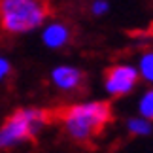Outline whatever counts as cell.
<instances>
[{
    "instance_id": "cell-1",
    "label": "cell",
    "mask_w": 153,
    "mask_h": 153,
    "mask_svg": "<svg viewBox=\"0 0 153 153\" xmlns=\"http://www.w3.org/2000/svg\"><path fill=\"white\" fill-rule=\"evenodd\" d=\"M111 121V104L106 100L78 102L61 111V123L74 142H89Z\"/></svg>"
},
{
    "instance_id": "cell-2",
    "label": "cell",
    "mask_w": 153,
    "mask_h": 153,
    "mask_svg": "<svg viewBox=\"0 0 153 153\" xmlns=\"http://www.w3.org/2000/svg\"><path fill=\"white\" fill-rule=\"evenodd\" d=\"M49 6L44 0H0V30L23 36L48 23Z\"/></svg>"
},
{
    "instance_id": "cell-3",
    "label": "cell",
    "mask_w": 153,
    "mask_h": 153,
    "mask_svg": "<svg viewBox=\"0 0 153 153\" xmlns=\"http://www.w3.org/2000/svg\"><path fill=\"white\" fill-rule=\"evenodd\" d=\"M49 114L42 108H19L0 127V149L15 148L23 142L34 140L48 125Z\"/></svg>"
},
{
    "instance_id": "cell-4",
    "label": "cell",
    "mask_w": 153,
    "mask_h": 153,
    "mask_svg": "<svg viewBox=\"0 0 153 153\" xmlns=\"http://www.w3.org/2000/svg\"><path fill=\"white\" fill-rule=\"evenodd\" d=\"M138 81H140V76L136 66H132L128 62H119L106 70L104 91L110 97H125L136 89Z\"/></svg>"
},
{
    "instance_id": "cell-5",
    "label": "cell",
    "mask_w": 153,
    "mask_h": 153,
    "mask_svg": "<svg viewBox=\"0 0 153 153\" xmlns=\"http://www.w3.org/2000/svg\"><path fill=\"white\" fill-rule=\"evenodd\" d=\"M49 79L59 91L74 93L81 89V85L85 81V74L81 68L72 66V64H59L49 72Z\"/></svg>"
},
{
    "instance_id": "cell-6",
    "label": "cell",
    "mask_w": 153,
    "mask_h": 153,
    "mask_svg": "<svg viewBox=\"0 0 153 153\" xmlns=\"http://www.w3.org/2000/svg\"><path fill=\"white\" fill-rule=\"evenodd\" d=\"M40 38L48 49H62L72 40V28L64 21H49L42 27Z\"/></svg>"
},
{
    "instance_id": "cell-7",
    "label": "cell",
    "mask_w": 153,
    "mask_h": 153,
    "mask_svg": "<svg viewBox=\"0 0 153 153\" xmlns=\"http://www.w3.org/2000/svg\"><path fill=\"white\" fill-rule=\"evenodd\" d=\"M136 70H138L140 79H144L146 83H149L153 87V49H148L140 55Z\"/></svg>"
},
{
    "instance_id": "cell-8",
    "label": "cell",
    "mask_w": 153,
    "mask_h": 153,
    "mask_svg": "<svg viewBox=\"0 0 153 153\" xmlns=\"http://www.w3.org/2000/svg\"><path fill=\"white\" fill-rule=\"evenodd\" d=\"M127 131L134 136H149L153 132V123H149L144 117H128L127 119Z\"/></svg>"
},
{
    "instance_id": "cell-9",
    "label": "cell",
    "mask_w": 153,
    "mask_h": 153,
    "mask_svg": "<svg viewBox=\"0 0 153 153\" xmlns=\"http://www.w3.org/2000/svg\"><path fill=\"white\" fill-rule=\"evenodd\" d=\"M138 115L148 119L149 123L153 121V87H149L148 91H144V95L138 100Z\"/></svg>"
},
{
    "instance_id": "cell-10",
    "label": "cell",
    "mask_w": 153,
    "mask_h": 153,
    "mask_svg": "<svg viewBox=\"0 0 153 153\" xmlns=\"http://www.w3.org/2000/svg\"><path fill=\"white\" fill-rule=\"evenodd\" d=\"M110 2L108 0H93L91 6H89V10H91V15H95V17H102L106 15L110 11Z\"/></svg>"
},
{
    "instance_id": "cell-11",
    "label": "cell",
    "mask_w": 153,
    "mask_h": 153,
    "mask_svg": "<svg viewBox=\"0 0 153 153\" xmlns=\"http://www.w3.org/2000/svg\"><path fill=\"white\" fill-rule=\"evenodd\" d=\"M11 74V62L4 55H0V81H4Z\"/></svg>"
}]
</instances>
